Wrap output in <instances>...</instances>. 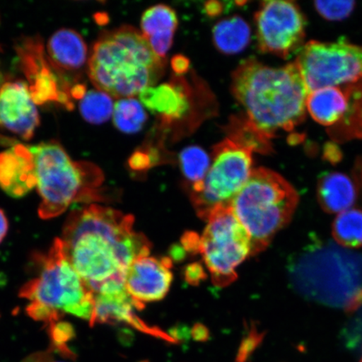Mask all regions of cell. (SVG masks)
Masks as SVG:
<instances>
[{"label": "cell", "mask_w": 362, "mask_h": 362, "mask_svg": "<svg viewBox=\"0 0 362 362\" xmlns=\"http://www.w3.org/2000/svg\"><path fill=\"white\" fill-rule=\"evenodd\" d=\"M62 241L68 259L96 296L127 291L126 272L151 244L134 230L133 216L99 205L72 211Z\"/></svg>", "instance_id": "cell-1"}, {"label": "cell", "mask_w": 362, "mask_h": 362, "mask_svg": "<svg viewBox=\"0 0 362 362\" xmlns=\"http://www.w3.org/2000/svg\"><path fill=\"white\" fill-rule=\"evenodd\" d=\"M230 88L249 122L269 139L305 119L310 92L296 62L272 67L248 59L233 72Z\"/></svg>", "instance_id": "cell-2"}, {"label": "cell", "mask_w": 362, "mask_h": 362, "mask_svg": "<svg viewBox=\"0 0 362 362\" xmlns=\"http://www.w3.org/2000/svg\"><path fill=\"white\" fill-rule=\"evenodd\" d=\"M166 59L158 57L140 31L132 26L106 31L94 43L88 76L98 90L112 98L139 96L157 85Z\"/></svg>", "instance_id": "cell-3"}, {"label": "cell", "mask_w": 362, "mask_h": 362, "mask_svg": "<svg viewBox=\"0 0 362 362\" xmlns=\"http://www.w3.org/2000/svg\"><path fill=\"white\" fill-rule=\"evenodd\" d=\"M288 276L307 300L346 311L362 305V256L337 243L311 244L291 262Z\"/></svg>", "instance_id": "cell-4"}, {"label": "cell", "mask_w": 362, "mask_h": 362, "mask_svg": "<svg viewBox=\"0 0 362 362\" xmlns=\"http://www.w3.org/2000/svg\"><path fill=\"white\" fill-rule=\"evenodd\" d=\"M33 156L36 187L42 202L39 215L52 219L65 212L75 202L101 201L102 170L90 162L71 160L55 141L29 147Z\"/></svg>", "instance_id": "cell-5"}, {"label": "cell", "mask_w": 362, "mask_h": 362, "mask_svg": "<svg viewBox=\"0 0 362 362\" xmlns=\"http://www.w3.org/2000/svg\"><path fill=\"white\" fill-rule=\"evenodd\" d=\"M37 278L22 287L20 296L30 301L27 313L35 320L52 325L69 314L92 319L95 297L66 257L61 238L39 259Z\"/></svg>", "instance_id": "cell-6"}, {"label": "cell", "mask_w": 362, "mask_h": 362, "mask_svg": "<svg viewBox=\"0 0 362 362\" xmlns=\"http://www.w3.org/2000/svg\"><path fill=\"white\" fill-rule=\"evenodd\" d=\"M298 196L291 184L276 172L253 170L247 183L235 197L230 208L251 240V255L269 246L296 211Z\"/></svg>", "instance_id": "cell-7"}, {"label": "cell", "mask_w": 362, "mask_h": 362, "mask_svg": "<svg viewBox=\"0 0 362 362\" xmlns=\"http://www.w3.org/2000/svg\"><path fill=\"white\" fill-rule=\"evenodd\" d=\"M252 153L228 138L216 144L205 178L192 187V202L201 218L207 221L215 210L230 206L251 176Z\"/></svg>", "instance_id": "cell-8"}, {"label": "cell", "mask_w": 362, "mask_h": 362, "mask_svg": "<svg viewBox=\"0 0 362 362\" xmlns=\"http://www.w3.org/2000/svg\"><path fill=\"white\" fill-rule=\"evenodd\" d=\"M198 252L209 269L212 282L226 287L237 279L238 267L251 255V240L230 206L221 207L208 217Z\"/></svg>", "instance_id": "cell-9"}, {"label": "cell", "mask_w": 362, "mask_h": 362, "mask_svg": "<svg viewBox=\"0 0 362 362\" xmlns=\"http://www.w3.org/2000/svg\"><path fill=\"white\" fill-rule=\"evenodd\" d=\"M309 92L362 79V47L343 40L303 45L296 61Z\"/></svg>", "instance_id": "cell-10"}, {"label": "cell", "mask_w": 362, "mask_h": 362, "mask_svg": "<svg viewBox=\"0 0 362 362\" xmlns=\"http://www.w3.org/2000/svg\"><path fill=\"white\" fill-rule=\"evenodd\" d=\"M255 24L257 43L262 52L287 58L303 47L306 21L294 2H262L256 12Z\"/></svg>", "instance_id": "cell-11"}, {"label": "cell", "mask_w": 362, "mask_h": 362, "mask_svg": "<svg viewBox=\"0 0 362 362\" xmlns=\"http://www.w3.org/2000/svg\"><path fill=\"white\" fill-rule=\"evenodd\" d=\"M140 103L156 115L162 128L181 124L192 115L194 96L182 76L175 75L169 83L153 86L139 95Z\"/></svg>", "instance_id": "cell-12"}, {"label": "cell", "mask_w": 362, "mask_h": 362, "mask_svg": "<svg viewBox=\"0 0 362 362\" xmlns=\"http://www.w3.org/2000/svg\"><path fill=\"white\" fill-rule=\"evenodd\" d=\"M169 257L144 256L131 264L126 272L125 287L139 310L147 303L163 300L168 293L173 280Z\"/></svg>", "instance_id": "cell-13"}, {"label": "cell", "mask_w": 362, "mask_h": 362, "mask_svg": "<svg viewBox=\"0 0 362 362\" xmlns=\"http://www.w3.org/2000/svg\"><path fill=\"white\" fill-rule=\"evenodd\" d=\"M47 57L63 93L71 102V83L80 84L76 79L88 65V45L83 36L72 29L58 30L48 40Z\"/></svg>", "instance_id": "cell-14"}, {"label": "cell", "mask_w": 362, "mask_h": 362, "mask_svg": "<svg viewBox=\"0 0 362 362\" xmlns=\"http://www.w3.org/2000/svg\"><path fill=\"white\" fill-rule=\"evenodd\" d=\"M29 88L36 104L59 102L67 107L72 103L66 96L60 81L45 55L42 43L35 39L26 40L18 49Z\"/></svg>", "instance_id": "cell-15"}, {"label": "cell", "mask_w": 362, "mask_h": 362, "mask_svg": "<svg viewBox=\"0 0 362 362\" xmlns=\"http://www.w3.org/2000/svg\"><path fill=\"white\" fill-rule=\"evenodd\" d=\"M40 125L36 103L28 84L8 81L0 87V127L29 140Z\"/></svg>", "instance_id": "cell-16"}, {"label": "cell", "mask_w": 362, "mask_h": 362, "mask_svg": "<svg viewBox=\"0 0 362 362\" xmlns=\"http://www.w3.org/2000/svg\"><path fill=\"white\" fill-rule=\"evenodd\" d=\"M139 310L133 298L127 291L106 296H95L94 310L90 327L97 324H125L143 333L175 343L176 339L163 332L162 329L151 327L136 315Z\"/></svg>", "instance_id": "cell-17"}, {"label": "cell", "mask_w": 362, "mask_h": 362, "mask_svg": "<svg viewBox=\"0 0 362 362\" xmlns=\"http://www.w3.org/2000/svg\"><path fill=\"white\" fill-rule=\"evenodd\" d=\"M36 187L33 156L29 147L16 144L0 153V187L13 197H22Z\"/></svg>", "instance_id": "cell-18"}, {"label": "cell", "mask_w": 362, "mask_h": 362, "mask_svg": "<svg viewBox=\"0 0 362 362\" xmlns=\"http://www.w3.org/2000/svg\"><path fill=\"white\" fill-rule=\"evenodd\" d=\"M178 26V18L173 8L165 4L151 7L144 13L141 33L153 51L165 58Z\"/></svg>", "instance_id": "cell-19"}, {"label": "cell", "mask_w": 362, "mask_h": 362, "mask_svg": "<svg viewBox=\"0 0 362 362\" xmlns=\"http://www.w3.org/2000/svg\"><path fill=\"white\" fill-rule=\"evenodd\" d=\"M351 93L339 87L312 90L308 95L306 110L312 119L323 126H332L349 112Z\"/></svg>", "instance_id": "cell-20"}, {"label": "cell", "mask_w": 362, "mask_h": 362, "mask_svg": "<svg viewBox=\"0 0 362 362\" xmlns=\"http://www.w3.org/2000/svg\"><path fill=\"white\" fill-rule=\"evenodd\" d=\"M317 197L323 210L339 214L354 205L356 189L347 175L332 172L321 176L317 185Z\"/></svg>", "instance_id": "cell-21"}, {"label": "cell", "mask_w": 362, "mask_h": 362, "mask_svg": "<svg viewBox=\"0 0 362 362\" xmlns=\"http://www.w3.org/2000/svg\"><path fill=\"white\" fill-rule=\"evenodd\" d=\"M214 40L216 47L224 54H237L243 51L250 42L251 30L240 16L221 21L214 26Z\"/></svg>", "instance_id": "cell-22"}, {"label": "cell", "mask_w": 362, "mask_h": 362, "mask_svg": "<svg viewBox=\"0 0 362 362\" xmlns=\"http://www.w3.org/2000/svg\"><path fill=\"white\" fill-rule=\"evenodd\" d=\"M228 139L252 152L268 153L272 151L270 139L259 132L245 115L234 116L226 127Z\"/></svg>", "instance_id": "cell-23"}, {"label": "cell", "mask_w": 362, "mask_h": 362, "mask_svg": "<svg viewBox=\"0 0 362 362\" xmlns=\"http://www.w3.org/2000/svg\"><path fill=\"white\" fill-rule=\"evenodd\" d=\"M332 233L339 246L362 247V211L350 209L339 214L334 221Z\"/></svg>", "instance_id": "cell-24"}, {"label": "cell", "mask_w": 362, "mask_h": 362, "mask_svg": "<svg viewBox=\"0 0 362 362\" xmlns=\"http://www.w3.org/2000/svg\"><path fill=\"white\" fill-rule=\"evenodd\" d=\"M112 120L116 128L126 134L137 133L147 120L142 103L134 98L119 99L113 108Z\"/></svg>", "instance_id": "cell-25"}, {"label": "cell", "mask_w": 362, "mask_h": 362, "mask_svg": "<svg viewBox=\"0 0 362 362\" xmlns=\"http://www.w3.org/2000/svg\"><path fill=\"white\" fill-rule=\"evenodd\" d=\"M79 107L81 115L86 121L93 124H101L112 116L115 103L110 95L95 89L86 92L80 99Z\"/></svg>", "instance_id": "cell-26"}, {"label": "cell", "mask_w": 362, "mask_h": 362, "mask_svg": "<svg viewBox=\"0 0 362 362\" xmlns=\"http://www.w3.org/2000/svg\"><path fill=\"white\" fill-rule=\"evenodd\" d=\"M211 158L202 148H185L180 155L181 171L185 178L194 185L202 182L209 170Z\"/></svg>", "instance_id": "cell-27"}, {"label": "cell", "mask_w": 362, "mask_h": 362, "mask_svg": "<svg viewBox=\"0 0 362 362\" xmlns=\"http://www.w3.org/2000/svg\"><path fill=\"white\" fill-rule=\"evenodd\" d=\"M315 8L325 20L342 21L349 17L354 11V1H316Z\"/></svg>", "instance_id": "cell-28"}, {"label": "cell", "mask_w": 362, "mask_h": 362, "mask_svg": "<svg viewBox=\"0 0 362 362\" xmlns=\"http://www.w3.org/2000/svg\"><path fill=\"white\" fill-rule=\"evenodd\" d=\"M49 332L54 349L57 350L68 358H74V354L67 346V342H69L74 336V329L71 325L58 321L49 325Z\"/></svg>", "instance_id": "cell-29"}, {"label": "cell", "mask_w": 362, "mask_h": 362, "mask_svg": "<svg viewBox=\"0 0 362 362\" xmlns=\"http://www.w3.org/2000/svg\"><path fill=\"white\" fill-rule=\"evenodd\" d=\"M205 277L206 274L204 273L202 266L198 264L189 265L185 271V279L188 283L194 285L201 282Z\"/></svg>", "instance_id": "cell-30"}, {"label": "cell", "mask_w": 362, "mask_h": 362, "mask_svg": "<svg viewBox=\"0 0 362 362\" xmlns=\"http://www.w3.org/2000/svg\"><path fill=\"white\" fill-rule=\"evenodd\" d=\"M172 67H173L175 74L182 76L188 71L189 61L183 56H176L172 61Z\"/></svg>", "instance_id": "cell-31"}, {"label": "cell", "mask_w": 362, "mask_h": 362, "mask_svg": "<svg viewBox=\"0 0 362 362\" xmlns=\"http://www.w3.org/2000/svg\"><path fill=\"white\" fill-rule=\"evenodd\" d=\"M205 10L208 16L214 17L218 16L223 11V6H221V4L219 2H207L205 4Z\"/></svg>", "instance_id": "cell-32"}, {"label": "cell", "mask_w": 362, "mask_h": 362, "mask_svg": "<svg viewBox=\"0 0 362 362\" xmlns=\"http://www.w3.org/2000/svg\"><path fill=\"white\" fill-rule=\"evenodd\" d=\"M8 223L6 214L0 209V243L6 238L8 233Z\"/></svg>", "instance_id": "cell-33"}, {"label": "cell", "mask_w": 362, "mask_h": 362, "mask_svg": "<svg viewBox=\"0 0 362 362\" xmlns=\"http://www.w3.org/2000/svg\"><path fill=\"white\" fill-rule=\"evenodd\" d=\"M194 338L197 339H203L204 337H207V330L205 327H203L202 325H197L196 329H194Z\"/></svg>", "instance_id": "cell-34"}, {"label": "cell", "mask_w": 362, "mask_h": 362, "mask_svg": "<svg viewBox=\"0 0 362 362\" xmlns=\"http://www.w3.org/2000/svg\"><path fill=\"white\" fill-rule=\"evenodd\" d=\"M2 80H3V76H2V74H1V71H0V87H1V86L3 85L2 84Z\"/></svg>", "instance_id": "cell-35"}, {"label": "cell", "mask_w": 362, "mask_h": 362, "mask_svg": "<svg viewBox=\"0 0 362 362\" xmlns=\"http://www.w3.org/2000/svg\"><path fill=\"white\" fill-rule=\"evenodd\" d=\"M140 362H148V361H140Z\"/></svg>", "instance_id": "cell-36"}, {"label": "cell", "mask_w": 362, "mask_h": 362, "mask_svg": "<svg viewBox=\"0 0 362 362\" xmlns=\"http://www.w3.org/2000/svg\"><path fill=\"white\" fill-rule=\"evenodd\" d=\"M361 362H362V358H361Z\"/></svg>", "instance_id": "cell-37"}, {"label": "cell", "mask_w": 362, "mask_h": 362, "mask_svg": "<svg viewBox=\"0 0 362 362\" xmlns=\"http://www.w3.org/2000/svg\"><path fill=\"white\" fill-rule=\"evenodd\" d=\"M57 362H61V361H57Z\"/></svg>", "instance_id": "cell-38"}]
</instances>
